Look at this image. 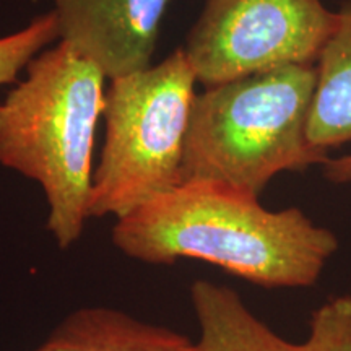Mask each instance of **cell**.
<instances>
[{"mask_svg": "<svg viewBox=\"0 0 351 351\" xmlns=\"http://www.w3.org/2000/svg\"><path fill=\"white\" fill-rule=\"evenodd\" d=\"M33 351H194V341L168 327L112 307H82Z\"/></svg>", "mask_w": 351, "mask_h": 351, "instance_id": "obj_7", "label": "cell"}, {"mask_svg": "<svg viewBox=\"0 0 351 351\" xmlns=\"http://www.w3.org/2000/svg\"><path fill=\"white\" fill-rule=\"evenodd\" d=\"M199 322L194 351H295V346L251 313L234 289L208 280L191 287Z\"/></svg>", "mask_w": 351, "mask_h": 351, "instance_id": "obj_9", "label": "cell"}, {"mask_svg": "<svg viewBox=\"0 0 351 351\" xmlns=\"http://www.w3.org/2000/svg\"><path fill=\"white\" fill-rule=\"evenodd\" d=\"M315 69L307 138L315 150L327 153L351 142V2L337 12V26Z\"/></svg>", "mask_w": 351, "mask_h": 351, "instance_id": "obj_8", "label": "cell"}, {"mask_svg": "<svg viewBox=\"0 0 351 351\" xmlns=\"http://www.w3.org/2000/svg\"><path fill=\"white\" fill-rule=\"evenodd\" d=\"M104 78L98 65L60 41L26 65V77L0 103V165L43 187L46 226L60 249L72 247L91 218Z\"/></svg>", "mask_w": 351, "mask_h": 351, "instance_id": "obj_2", "label": "cell"}, {"mask_svg": "<svg viewBox=\"0 0 351 351\" xmlns=\"http://www.w3.org/2000/svg\"><path fill=\"white\" fill-rule=\"evenodd\" d=\"M315 65L254 73L195 96L182 182L215 181L258 197L283 171L322 166L327 153L307 138Z\"/></svg>", "mask_w": 351, "mask_h": 351, "instance_id": "obj_3", "label": "cell"}, {"mask_svg": "<svg viewBox=\"0 0 351 351\" xmlns=\"http://www.w3.org/2000/svg\"><path fill=\"white\" fill-rule=\"evenodd\" d=\"M59 38L108 78L150 67L169 0H52Z\"/></svg>", "mask_w": 351, "mask_h": 351, "instance_id": "obj_6", "label": "cell"}, {"mask_svg": "<svg viewBox=\"0 0 351 351\" xmlns=\"http://www.w3.org/2000/svg\"><path fill=\"white\" fill-rule=\"evenodd\" d=\"M195 82L184 47L114 78L104 101L106 135L93 173L91 218L117 219L182 182Z\"/></svg>", "mask_w": 351, "mask_h": 351, "instance_id": "obj_4", "label": "cell"}, {"mask_svg": "<svg viewBox=\"0 0 351 351\" xmlns=\"http://www.w3.org/2000/svg\"><path fill=\"white\" fill-rule=\"evenodd\" d=\"M112 243L153 265L195 258L263 288L317 282L339 239L300 208L267 210L223 182L186 181L116 219Z\"/></svg>", "mask_w": 351, "mask_h": 351, "instance_id": "obj_1", "label": "cell"}, {"mask_svg": "<svg viewBox=\"0 0 351 351\" xmlns=\"http://www.w3.org/2000/svg\"><path fill=\"white\" fill-rule=\"evenodd\" d=\"M56 38L59 25L54 12L36 16L20 32L0 38V86L16 82L21 70Z\"/></svg>", "mask_w": 351, "mask_h": 351, "instance_id": "obj_10", "label": "cell"}, {"mask_svg": "<svg viewBox=\"0 0 351 351\" xmlns=\"http://www.w3.org/2000/svg\"><path fill=\"white\" fill-rule=\"evenodd\" d=\"M337 26L322 0H207L184 51L205 86L315 65Z\"/></svg>", "mask_w": 351, "mask_h": 351, "instance_id": "obj_5", "label": "cell"}, {"mask_svg": "<svg viewBox=\"0 0 351 351\" xmlns=\"http://www.w3.org/2000/svg\"><path fill=\"white\" fill-rule=\"evenodd\" d=\"M322 174L333 184H351V155L328 158L322 165Z\"/></svg>", "mask_w": 351, "mask_h": 351, "instance_id": "obj_12", "label": "cell"}, {"mask_svg": "<svg viewBox=\"0 0 351 351\" xmlns=\"http://www.w3.org/2000/svg\"><path fill=\"white\" fill-rule=\"evenodd\" d=\"M295 351H351V296L332 298L315 309L309 335Z\"/></svg>", "mask_w": 351, "mask_h": 351, "instance_id": "obj_11", "label": "cell"}]
</instances>
